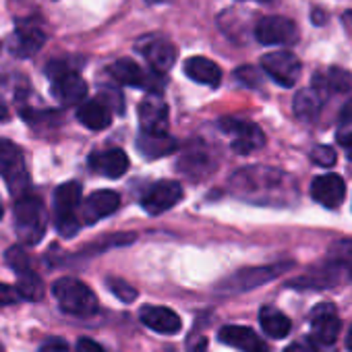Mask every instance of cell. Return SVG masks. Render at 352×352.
I'll list each match as a JSON object with an SVG mask.
<instances>
[{
	"label": "cell",
	"instance_id": "16",
	"mask_svg": "<svg viewBox=\"0 0 352 352\" xmlns=\"http://www.w3.org/2000/svg\"><path fill=\"white\" fill-rule=\"evenodd\" d=\"M313 89H317L325 100L336 94L352 91V75L340 67H327L313 75Z\"/></svg>",
	"mask_w": 352,
	"mask_h": 352
},
{
	"label": "cell",
	"instance_id": "14",
	"mask_svg": "<svg viewBox=\"0 0 352 352\" xmlns=\"http://www.w3.org/2000/svg\"><path fill=\"white\" fill-rule=\"evenodd\" d=\"M139 124L141 133L162 135L168 133V106L157 94H147L139 104Z\"/></svg>",
	"mask_w": 352,
	"mask_h": 352
},
{
	"label": "cell",
	"instance_id": "39",
	"mask_svg": "<svg viewBox=\"0 0 352 352\" xmlns=\"http://www.w3.org/2000/svg\"><path fill=\"white\" fill-rule=\"evenodd\" d=\"M340 120H342L344 124H352V100L344 104V108H342V112H340Z\"/></svg>",
	"mask_w": 352,
	"mask_h": 352
},
{
	"label": "cell",
	"instance_id": "11",
	"mask_svg": "<svg viewBox=\"0 0 352 352\" xmlns=\"http://www.w3.org/2000/svg\"><path fill=\"white\" fill-rule=\"evenodd\" d=\"M261 69L267 73L270 79H274L282 87L296 85V81L300 79V73H302L300 60L288 50H278V52L265 54L261 58Z\"/></svg>",
	"mask_w": 352,
	"mask_h": 352
},
{
	"label": "cell",
	"instance_id": "37",
	"mask_svg": "<svg viewBox=\"0 0 352 352\" xmlns=\"http://www.w3.org/2000/svg\"><path fill=\"white\" fill-rule=\"evenodd\" d=\"M77 352H106L98 342L89 340V338H81L77 342Z\"/></svg>",
	"mask_w": 352,
	"mask_h": 352
},
{
	"label": "cell",
	"instance_id": "15",
	"mask_svg": "<svg viewBox=\"0 0 352 352\" xmlns=\"http://www.w3.org/2000/svg\"><path fill=\"white\" fill-rule=\"evenodd\" d=\"M344 195H346V185L342 181V176L338 174H321L311 185V197L319 206L329 210L338 208L344 201Z\"/></svg>",
	"mask_w": 352,
	"mask_h": 352
},
{
	"label": "cell",
	"instance_id": "5",
	"mask_svg": "<svg viewBox=\"0 0 352 352\" xmlns=\"http://www.w3.org/2000/svg\"><path fill=\"white\" fill-rule=\"evenodd\" d=\"M290 267H292L290 261H282V263H274V265H259V267H245V270H239L236 274H232L230 278H226L224 282H220L218 290H220V294L249 292L257 286H263V284L280 278Z\"/></svg>",
	"mask_w": 352,
	"mask_h": 352
},
{
	"label": "cell",
	"instance_id": "25",
	"mask_svg": "<svg viewBox=\"0 0 352 352\" xmlns=\"http://www.w3.org/2000/svg\"><path fill=\"white\" fill-rule=\"evenodd\" d=\"M15 38H17V50L15 52L19 56L36 54L46 42V34L36 21H17Z\"/></svg>",
	"mask_w": 352,
	"mask_h": 352
},
{
	"label": "cell",
	"instance_id": "43",
	"mask_svg": "<svg viewBox=\"0 0 352 352\" xmlns=\"http://www.w3.org/2000/svg\"><path fill=\"white\" fill-rule=\"evenodd\" d=\"M344 21H346V23H348V25L352 28V11H348V13L344 15Z\"/></svg>",
	"mask_w": 352,
	"mask_h": 352
},
{
	"label": "cell",
	"instance_id": "32",
	"mask_svg": "<svg viewBox=\"0 0 352 352\" xmlns=\"http://www.w3.org/2000/svg\"><path fill=\"white\" fill-rule=\"evenodd\" d=\"M311 160L315 162V164H319V166H323V168H329V166H333L336 164V151L331 149V147H327V145H317V147H313V151H311Z\"/></svg>",
	"mask_w": 352,
	"mask_h": 352
},
{
	"label": "cell",
	"instance_id": "30",
	"mask_svg": "<svg viewBox=\"0 0 352 352\" xmlns=\"http://www.w3.org/2000/svg\"><path fill=\"white\" fill-rule=\"evenodd\" d=\"M5 261L17 272V276L32 270V261H30L28 253H25L21 247H11V249L7 251V255H5Z\"/></svg>",
	"mask_w": 352,
	"mask_h": 352
},
{
	"label": "cell",
	"instance_id": "22",
	"mask_svg": "<svg viewBox=\"0 0 352 352\" xmlns=\"http://www.w3.org/2000/svg\"><path fill=\"white\" fill-rule=\"evenodd\" d=\"M185 75L193 79L195 83L208 85V87H218L222 81V69L206 58V56H193L185 63Z\"/></svg>",
	"mask_w": 352,
	"mask_h": 352
},
{
	"label": "cell",
	"instance_id": "8",
	"mask_svg": "<svg viewBox=\"0 0 352 352\" xmlns=\"http://www.w3.org/2000/svg\"><path fill=\"white\" fill-rule=\"evenodd\" d=\"M298 38V28L288 17L270 15L259 19V23L255 25V40L263 46H290L296 44Z\"/></svg>",
	"mask_w": 352,
	"mask_h": 352
},
{
	"label": "cell",
	"instance_id": "44",
	"mask_svg": "<svg viewBox=\"0 0 352 352\" xmlns=\"http://www.w3.org/2000/svg\"><path fill=\"white\" fill-rule=\"evenodd\" d=\"M149 5H160V3H164V0H147Z\"/></svg>",
	"mask_w": 352,
	"mask_h": 352
},
{
	"label": "cell",
	"instance_id": "7",
	"mask_svg": "<svg viewBox=\"0 0 352 352\" xmlns=\"http://www.w3.org/2000/svg\"><path fill=\"white\" fill-rule=\"evenodd\" d=\"M48 75L52 77V94L63 106H75L85 102L87 83L77 71H71L69 67L54 63L48 67Z\"/></svg>",
	"mask_w": 352,
	"mask_h": 352
},
{
	"label": "cell",
	"instance_id": "27",
	"mask_svg": "<svg viewBox=\"0 0 352 352\" xmlns=\"http://www.w3.org/2000/svg\"><path fill=\"white\" fill-rule=\"evenodd\" d=\"M137 147H139V151H141L143 157L157 160V157H164V155L176 151V141L168 133H162V135L141 133L137 137Z\"/></svg>",
	"mask_w": 352,
	"mask_h": 352
},
{
	"label": "cell",
	"instance_id": "45",
	"mask_svg": "<svg viewBox=\"0 0 352 352\" xmlns=\"http://www.w3.org/2000/svg\"><path fill=\"white\" fill-rule=\"evenodd\" d=\"M3 214H5V212H3V206H0V218H3Z\"/></svg>",
	"mask_w": 352,
	"mask_h": 352
},
{
	"label": "cell",
	"instance_id": "4",
	"mask_svg": "<svg viewBox=\"0 0 352 352\" xmlns=\"http://www.w3.org/2000/svg\"><path fill=\"white\" fill-rule=\"evenodd\" d=\"M0 176L5 179L9 191L19 199L30 191V172L19 145L9 139H0Z\"/></svg>",
	"mask_w": 352,
	"mask_h": 352
},
{
	"label": "cell",
	"instance_id": "3",
	"mask_svg": "<svg viewBox=\"0 0 352 352\" xmlns=\"http://www.w3.org/2000/svg\"><path fill=\"white\" fill-rule=\"evenodd\" d=\"M48 226V214L40 197L36 195H23L15 204V228L23 243L36 245L46 234Z\"/></svg>",
	"mask_w": 352,
	"mask_h": 352
},
{
	"label": "cell",
	"instance_id": "34",
	"mask_svg": "<svg viewBox=\"0 0 352 352\" xmlns=\"http://www.w3.org/2000/svg\"><path fill=\"white\" fill-rule=\"evenodd\" d=\"M19 298H21V296H19L17 288H13V286H9V284H0V305H3V307L15 305Z\"/></svg>",
	"mask_w": 352,
	"mask_h": 352
},
{
	"label": "cell",
	"instance_id": "21",
	"mask_svg": "<svg viewBox=\"0 0 352 352\" xmlns=\"http://www.w3.org/2000/svg\"><path fill=\"white\" fill-rule=\"evenodd\" d=\"M139 317L143 321V325H147L149 329L153 331H160V333H176L181 331L183 327V321L181 317L176 315L172 309H166V307H143L139 311Z\"/></svg>",
	"mask_w": 352,
	"mask_h": 352
},
{
	"label": "cell",
	"instance_id": "10",
	"mask_svg": "<svg viewBox=\"0 0 352 352\" xmlns=\"http://www.w3.org/2000/svg\"><path fill=\"white\" fill-rule=\"evenodd\" d=\"M220 129L232 137V149L236 153H251L259 147L265 145V135L263 131L255 124V122H249V120H243V118H232V116H226L222 118L220 122Z\"/></svg>",
	"mask_w": 352,
	"mask_h": 352
},
{
	"label": "cell",
	"instance_id": "36",
	"mask_svg": "<svg viewBox=\"0 0 352 352\" xmlns=\"http://www.w3.org/2000/svg\"><path fill=\"white\" fill-rule=\"evenodd\" d=\"M284 352H317V346L313 340H298V342H292Z\"/></svg>",
	"mask_w": 352,
	"mask_h": 352
},
{
	"label": "cell",
	"instance_id": "6",
	"mask_svg": "<svg viewBox=\"0 0 352 352\" xmlns=\"http://www.w3.org/2000/svg\"><path fill=\"white\" fill-rule=\"evenodd\" d=\"M83 201V191H81V185L71 181V183H65L60 185L56 191H54V218H56V230L63 234V236H75L81 222L79 218L75 216L77 208L81 206Z\"/></svg>",
	"mask_w": 352,
	"mask_h": 352
},
{
	"label": "cell",
	"instance_id": "28",
	"mask_svg": "<svg viewBox=\"0 0 352 352\" xmlns=\"http://www.w3.org/2000/svg\"><path fill=\"white\" fill-rule=\"evenodd\" d=\"M259 323H261V329H263L267 336L276 338V340L286 338V336L290 333V327H292L290 319H288L282 311H278V309H274V307H263V309H261V313H259Z\"/></svg>",
	"mask_w": 352,
	"mask_h": 352
},
{
	"label": "cell",
	"instance_id": "48",
	"mask_svg": "<svg viewBox=\"0 0 352 352\" xmlns=\"http://www.w3.org/2000/svg\"><path fill=\"white\" fill-rule=\"evenodd\" d=\"M0 352H5V350H3V346H0Z\"/></svg>",
	"mask_w": 352,
	"mask_h": 352
},
{
	"label": "cell",
	"instance_id": "33",
	"mask_svg": "<svg viewBox=\"0 0 352 352\" xmlns=\"http://www.w3.org/2000/svg\"><path fill=\"white\" fill-rule=\"evenodd\" d=\"M234 77H236L243 85H247V87H259V85H261V75H259V71L253 69V67H241V69L234 73Z\"/></svg>",
	"mask_w": 352,
	"mask_h": 352
},
{
	"label": "cell",
	"instance_id": "26",
	"mask_svg": "<svg viewBox=\"0 0 352 352\" xmlns=\"http://www.w3.org/2000/svg\"><path fill=\"white\" fill-rule=\"evenodd\" d=\"M323 102H325V98L317 89H313V87L300 89L292 102V110H294L296 118H300L305 122H313L321 114Z\"/></svg>",
	"mask_w": 352,
	"mask_h": 352
},
{
	"label": "cell",
	"instance_id": "38",
	"mask_svg": "<svg viewBox=\"0 0 352 352\" xmlns=\"http://www.w3.org/2000/svg\"><path fill=\"white\" fill-rule=\"evenodd\" d=\"M338 143L344 147L346 157L352 162V133H340V135H338Z\"/></svg>",
	"mask_w": 352,
	"mask_h": 352
},
{
	"label": "cell",
	"instance_id": "19",
	"mask_svg": "<svg viewBox=\"0 0 352 352\" xmlns=\"http://www.w3.org/2000/svg\"><path fill=\"white\" fill-rule=\"evenodd\" d=\"M220 340L236 350L243 352H270L267 344L251 329L245 325H226L220 329Z\"/></svg>",
	"mask_w": 352,
	"mask_h": 352
},
{
	"label": "cell",
	"instance_id": "1",
	"mask_svg": "<svg viewBox=\"0 0 352 352\" xmlns=\"http://www.w3.org/2000/svg\"><path fill=\"white\" fill-rule=\"evenodd\" d=\"M232 187L239 195L249 199H263L261 204H284L296 193L294 181L288 174L265 168V166H251L247 170H241L232 176Z\"/></svg>",
	"mask_w": 352,
	"mask_h": 352
},
{
	"label": "cell",
	"instance_id": "35",
	"mask_svg": "<svg viewBox=\"0 0 352 352\" xmlns=\"http://www.w3.org/2000/svg\"><path fill=\"white\" fill-rule=\"evenodd\" d=\"M65 350H69V346H67V342L60 340V338L46 340V342L42 344V348H40V352H65Z\"/></svg>",
	"mask_w": 352,
	"mask_h": 352
},
{
	"label": "cell",
	"instance_id": "18",
	"mask_svg": "<svg viewBox=\"0 0 352 352\" xmlns=\"http://www.w3.org/2000/svg\"><path fill=\"white\" fill-rule=\"evenodd\" d=\"M311 327L313 338L321 344H333L340 336V319L336 317L333 305H319L311 313Z\"/></svg>",
	"mask_w": 352,
	"mask_h": 352
},
{
	"label": "cell",
	"instance_id": "46",
	"mask_svg": "<svg viewBox=\"0 0 352 352\" xmlns=\"http://www.w3.org/2000/svg\"><path fill=\"white\" fill-rule=\"evenodd\" d=\"M257 3H270V0H257Z\"/></svg>",
	"mask_w": 352,
	"mask_h": 352
},
{
	"label": "cell",
	"instance_id": "12",
	"mask_svg": "<svg viewBox=\"0 0 352 352\" xmlns=\"http://www.w3.org/2000/svg\"><path fill=\"white\" fill-rule=\"evenodd\" d=\"M137 50L145 56V60L149 63L153 73L164 75L166 71H170L176 63V46L162 38V36H145L137 42Z\"/></svg>",
	"mask_w": 352,
	"mask_h": 352
},
{
	"label": "cell",
	"instance_id": "31",
	"mask_svg": "<svg viewBox=\"0 0 352 352\" xmlns=\"http://www.w3.org/2000/svg\"><path fill=\"white\" fill-rule=\"evenodd\" d=\"M108 288H110V292L116 294L122 302H133V300L137 298V294H139L131 284H126V282L120 280V278H108Z\"/></svg>",
	"mask_w": 352,
	"mask_h": 352
},
{
	"label": "cell",
	"instance_id": "40",
	"mask_svg": "<svg viewBox=\"0 0 352 352\" xmlns=\"http://www.w3.org/2000/svg\"><path fill=\"white\" fill-rule=\"evenodd\" d=\"M7 116H9V110H7L5 102L0 100V120H7Z\"/></svg>",
	"mask_w": 352,
	"mask_h": 352
},
{
	"label": "cell",
	"instance_id": "20",
	"mask_svg": "<svg viewBox=\"0 0 352 352\" xmlns=\"http://www.w3.org/2000/svg\"><path fill=\"white\" fill-rule=\"evenodd\" d=\"M89 168L106 179H118L129 170V157L122 149L96 151L89 155Z\"/></svg>",
	"mask_w": 352,
	"mask_h": 352
},
{
	"label": "cell",
	"instance_id": "41",
	"mask_svg": "<svg viewBox=\"0 0 352 352\" xmlns=\"http://www.w3.org/2000/svg\"><path fill=\"white\" fill-rule=\"evenodd\" d=\"M325 19H327V17H321V15H319V9H315V13H313V21H315L317 25H321Z\"/></svg>",
	"mask_w": 352,
	"mask_h": 352
},
{
	"label": "cell",
	"instance_id": "2",
	"mask_svg": "<svg viewBox=\"0 0 352 352\" xmlns=\"http://www.w3.org/2000/svg\"><path fill=\"white\" fill-rule=\"evenodd\" d=\"M52 294L56 296L60 309L69 315L91 317L100 311L98 296L94 290L77 278H60L52 284Z\"/></svg>",
	"mask_w": 352,
	"mask_h": 352
},
{
	"label": "cell",
	"instance_id": "17",
	"mask_svg": "<svg viewBox=\"0 0 352 352\" xmlns=\"http://www.w3.org/2000/svg\"><path fill=\"white\" fill-rule=\"evenodd\" d=\"M118 206H120V197L114 191H96L81 206V222L96 224L102 218H108L110 214H114Z\"/></svg>",
	"mask_w": 352,
	"mask_h": 352
},
{
	"label": "cell",
	"instance_id": "42",
	"mask_svg": "<svg viewBox=\"0 0 352 352\" xmlns=\"http://www.w3.org/2000/svg\"><path fill=\"white\" fill-rule=\"evenodd\" d=\"M346 348L352 352V325H350V331H348V338H346Z\"/></svg>",
	"mask_w": 352,
	"mask_h": 352
},
{
	"label": "cell",
	"instance_id": "23",
	"mask_svg": "<svg viewBox=\"0 0 352 352\" xmlns=\"http://www.w3.org/2000/svg\"><path fill=\"white\" fill-rule=\"evenodd\" d=\"M77 118L91 131H104L112 122V110L104 100H89L77 108Z\"/></svg>",
	"mask_w": 352,
	"mask_h": 352
},
{
	"label": "cell",
	"instance_id": "29",
	"mask_svg": "<svg viewBox=\"0 0 352 352\" xmlns=\"http://www.w3.org/2000/svg\"><path fill=\"white\" fill-rule=\"evenodd\" d=\"M17 292L21 298H28V300H40L44 296V282L42 278L30 270V272H23L19 274V282H17Z\"/></svg>",
	"mask_w": 352,
	"mask_h": 352
},
{
	"label": "cell",
	"instance_id": "24",
	"mask_svg": "<svg viewBox=\"0 0 352 352\" xmlns=\"http://www.w3.org/2000/svg\"><path fill=\"white\" fill-rule=\"evenodd\" d=\"M342 280V267L340 265H325V267H317L315 272L300 276L296 280L290 282L292 288L298 290H323L329 286H336Z\"/></svg>",
	"mask_w": 352,
	"mask_h": 352
},
{
	"label": "cell",
	"instance_id": "13",
	"mask_svg": "<svg viewBox=\"0 0 352 352\" xmlns=\"http://www.w3.org/2000/svg\"><path fill=\"white\" fill-rule=\"evenodd\" d=\"M181 197H183V187L179 183L160 181L145 191V195L141 197V208L149 216H160L179 204Z\"/></svg>",
	"mask_w": 352,
	"mask_h": 352
},
{
	"label": "cell",
	"instance_id": "47",
	"mask_svg": "<svg viewBox=\"0 0 352 352\" xmlns=\"http://www.w3.org/2000/svg\"><path fill=\"white\" fill-rule=\"evenodd\" d=\"M350 278H352V267H350Z\"/></svg>",
	"mask_w": 352,
	"mask_h": 352
},
{
	"label": "cell",
	"instance_id": "9",
	"mask_svg": "<svg viewBox=\"0 0 352 352\" xmlns=\"http://www.w3.org/2000/svg\"><path fill=\"white\" fill-rule=\"evenodd\" d=\"M110 75L122 83V85H129V87H139V89H147L149 94H157L164 89V79L160 73H147L143 71L135 60H129V58H120L116 60L112 67H110Z\"/></svg>",
	"mask_w": 352,
	"mask_h": 352
}]
</instances>
